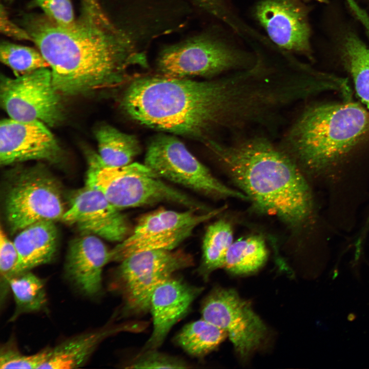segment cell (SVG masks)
Listing matches in <instances>:
<instances>
[{
    "instance_id": "18",
    "label": "cell",
    "mask_w": 369,
    "mask_h": 369,
    "mask_svg": "<svg viewBox=\"0 0 369 369\" xmlns=\"http://www.w3.org/2000/svg\"><path fill=\"white\" fill-rule=\"evenodd\" d=\"M144 323L124 324L70 338L51 348L49 358L39 369H68L82 366L108 337L124 331H140L144 329Z\"/></svg>"
},
{
    "instance_id": "24",
    "label": "cell",
    "mask_w": 369,
    "mask_h": 369,
    "mask_svg": "<svg viewBox=\"0 0 369 369\" xmlns=\"http://www.w3.org/2000/svg\"><path fill=\"white\" fill-rule=\"evenodd\" d=\"M10 289L15 305L11 321L23 314L41 311L47 304L44 282L30 271L13 276Z\"/></svg>"
},
{
    "instance_id": "33",
    "label": "cell",
    "mask_w": 369,
    "mask_h": 369,
    "mask_svg": "<svg viewBox=\"0 0 369 369\" xmlns=\"http://www.w3.org/2000/svg\"><path fill=\"white\" fill-rule=\"evenodd\" d=\"M351 9L369 35V15L367 12L358 4H353Z\"/></svg>"
},
{
    "instance_id": "29",
    "label": "cell",
    "mask_w": 369,
    "mask_h": 369,
    "mask_svg": "<svg viewBox=\"0 0 369 369\" xmlns=\"http://www.w3.org/2000/svg\"><path fill=\"white\" fill-rule=\"evenodd\" d=\"M128 368H184L188 367L185 362L176 357L156 351H145Z\"/></svg>"
},
{
    "instance_id": "6",
    "label": "cell",
    "mask_w": 369,
    "mask_h": 369,
    "mask_svg": "<svg viewBox=\"0 0 369 369\" xmlns=\"http://www.w3.org/2000/svg\"><path fill=\"white\" fill-rule=\"evenodd\" d=\"M257 59L255 52L241 48L226 34L207 32L165 47L156 67L160 75L168 77L211 78L249 68Z\"/></svg>"
},
{
    "instance_id": "26",
    "label": "cell",
    "mask_w": 369,
    "mask_h": 369,
    "mask_svg": "<svg viewBox=\"0 0 369 369\" xmlns=\"http://www.w3.org/2000/svg\"><path fill=\"white\" fill-rule=\"evenodd\" d=\"M0 59L13 71L15 76L39 69L49 68L38 50L7 41L1 43Z\"/></svg>"
},
{
    "instance_id": "21",
    "label": "cell",
    "mask_w": 369,
    "mask_h": 369,
    "mask_svg": "<svg viewBox=\"0 0 369 369\" xmlns=\"http://www.w3.org/2000/svg\"><path fill=\"white\" fill-rule=\"evenodd\" d=\"M265 241L259 235H252L233 241L225 258L223 268L237 275L253 273L261 268L268 258Z\"/></svg>"
},
{
    "instance_id": "20",
    "label": "cell",
    "mask_w": 369,
    "mask_h": 369,
    "mask_svg": "<svg viewBox=\"0 0 369 369\" xmlns=\"http://www.w3.org/2000/svg\"><path fill=\"white\" fill-rule=\"evenodd\" d=\"M98 154L109 167H121L132 162L141 151L138 139L109 125L99 126L95 131Z\"/></svg>"
},
{
    "instance_id": "22",
    "label": "cell",
    "mask_w": 369,
    "mask_h": 369,
    "mask_svg": "<svg viewBox=\"0 0 369 369\" xmlns=\"http://www.w3.org/2000/svg\"><path fill=\"white\" fill-rule=\"evenodd\" d=\"M233 242L231 224L220 219L210 225L203 237L202 255L198 269L199 274L205 280L216 270L223 268L227 253Z\"/></svg>"
},
{
    "instance_id": "16",
    "label": "cell",
    "mask_w": 369,
    "mask_h": 369,
    "mask_svg": "<svg viewBox=\"0 0 369 369\" xmlns=\"http://www.w3.org/2000/svg\"><path fill=\"white\" fill-rule=\"evenodd\" d=\"M202 288L171 277L160 284L151 296L149 311L153 329L143 351L155 350L163 342L172 327L188 312Z\"/></svg>"
},
{
    "instance_id": "4",
    "label": "cell",
    "mask_w": 369,
    "mask_h": 369,
    "mask_svg": "<svg viewBox=\"0 0 369 369\" xmlns=\"http://www.w3.org/2000/svg\"><path fill=\"white\" fill-rule=\"evenodd\" d=\"M369 130V114L343 102L307 108L284 135L281 149L301 170L333 183V170Z\"/></svg>"
},
{
    "instance_id": "7",
    "label": "cell",
    "mask_w": 369,
    "mask_h": 369,
    "mask_svg": "<svg viewBox=\"0 0 369 369\" xmlns=\"http://www.w3.org/2000/svg\"><path fill=\"white\" fill-rule=\"evenodd\" d=\"M193 264V258L181 251H145L120 262L112 286L122 296L125 312L143 314L149 311L155 290L176 271Z\"/></svg>"
},
{
    "instance_id": "8",
    "label": "cell",
    "mask_w": 369,
    "mask_h": 369,
    "mask_svg": "<svg viewBox=\"0 0 369 369\" xmlns=\"http://www.w3.org/2000/svg\"><path fill=\"white\" fill-rule=\"evenodd\" d=\"M144 163L161 178L203 195L249 200L243 193L216 179L174 135L154 136L148 145Z\"/></svg>"
},
{
    "instance_id": "19",
    "label": "cell",
    "mask_w": 369,
    "mask_h": 369,
    "mask_svg": "<svg viewBox=\"0 0 369 369\" xmlns=\"http://www.w3.org/2000/svg\"><path fill=\"white\" fill-rule=\"evenodd\" d=\"M13 242L18 254L16 275L53 259L57 248V230L54 221L38 222L21 230Z\"/></svg>"
},
{
    "instance_id": "12",
    "label": "cell",
    "mask_w": 369,
    "mask_h": 369,
    "mask_svg": "<svg viewBox=\"0 0 369 369\" xmlns=\"http://www.w3.org/2000/svg\"><path fill=\"white\" fill-rule=\"evenodd\" d=\"M202 318L223 330L237 353L246 358L261 343L266 327L251 304L233 289L218 288L204 300Z\"/></svg>"
},
{
    "instance_id": "9",
    "label": "cell",
    "mask_w": 369,
    "mask_h": 369,
    "mask_svg": "<svg viewBox=\"0 0 369 369\" xmlns=\"http://www.w3.org/2000/svg\"><path fill=\"white\" fill-rule=\"evenodd\" d=\"M5 196V214L12 233L43 221L61 219L66 211L57 181L41 167L20 172Z\"/></svg>"
},
{
    "instance_id": "30",
    "label": "cell",
    "mask_w": 369,
    "mask_h": 369,
    "mask_svg": "<svg viewBox=\"0 0 369 369\" xmlns=\"http://www.w3.org/2000/svg\"><path fill=\"white\" fill-rule=\"evenodd\" d=\"M45 14L50 19L62 25H69L76 18L71 0H34Z\"/></svg>"
},
{
    "instance_id": "14",
    "label": "cell",
    "mask_w": 369,
    "mask_h": 369,
    "mask_svg": "<svg viewBox=\"0 0 369 369\" xmlns=\"http://www.w3.org/2000/svg\"><path fill=\"white\" fill-rule=\"evenodd\" d=\"M61 220L84 234L120 242L131 233L127 216L99 190L86 185L71 195Z\"/></svg>"
},
{
    "instance_id": "36",
    "label": "cell",
    "mask_w": 369,
    "mask_h": 369,
    "mask_svg": "<svg viewBox=\"0 0 369 369\" xmlns=\"http://www.w3.org/2000/svg\"><path fill=\"white\" fill-rule=\"evenodd\" d=\"M338 275V273L337 270H335V271H334V275H333V277H332V279H335L337 277Z\"/></svg>"
},
{
    "instance_id": "25",
    "label": "cell",
    "mask_w": 369,
    "mask_h": 369,
    "mask_svg": "<svg viewBox=\"0 0 369 369\" xmlns=\"http://www.w3.org/2000/svg\"><path fill=\"white\" fill-rule=\"evenodd\" d=\"M342 53L356 93L369 110V48L357 35L349 33L343 43Z\"/></svg>"
},
{
    "instance_id": "1",
    "label": "cell",
    "mask_w": 369,
    "mask_h": 369,
    "mask_svg": "<svg viewBox=\"0 0 369 369\" xmlns=\"http://www.w3.org/2000/svg\"><path fill=\"white\" fill-rule=\"evenodd\" d=\"M120 107L138 124L199 141L205 145L221 133H237L259 120L262 86L249 70L204 81L162 75L133 80Z\"/></svg>"
},
{
    "instance_id": "3",
    "label": "cell",
    "mask_w": 369,
    "mask_h": 369,
    "mask_svg": "<svg viewBox=\"0 0 369 369\" xmlns=\"http://www.w3.org/2000/svg\"><path fill=\"white\" fill-rule=\"evenodd\" d=\"M257 212L274 215L291 229L312 224L315 201L302 170L263 136L206 146Z\"/></svg>"
},
{
    "instance_id": "11",
    "label": "cell",
    "mask_w": 369,
    "mask_h": 369,
    "mask_svg": "<svg viewBox=\"0 0 369 369\" xmlns=\"http://www.w3.org/2000/svg\"><path fill=\"white\" fill-rule=\"evenodd\" d=\"M0 101L9 118L14 120H38L53 127L63 119L60 94L54 86L49 68L15 78L2 74Z\"/></svg>"
},
{
    "instance_id": "27",
    "label": "cell",
    "mask_w": 369,
    "mask_h": 369,
    "mask_svg": "<svg viewBox=\"0 0 369 369\" xmlns=\"http://www.w3.org/2000/svg\"><path fill=\"white\" fill-rule=\"evenodd\" d=\"M18 254L13 241L8 238L2 229L0 232V301L5 303L10 291V281L15 275Z\"/></svg>"
},
{
    "instance_id": "13",
    "label": "cell",
    "mask_w": 369,
    "mask_h": 369,
    "mask_svg": "<svg viewBox=\"0 0 369 369\" xmlns=\"http://www.w3.org/2000/svg\"><path fill=\"white\" fill-rule=\"evenodd\" d=\"M308 14L300 0H260L253 9L255 19L277 48L290 53L310 56Z\"/></svg>"
},
{
    "instance_id": "35",
    "label": "cell",
    "mask_w": 369,
    "mask_h": 369,
    "mask_svg": "<svg viewBox=\"0 0 369 369\" xmlns=\"http://www.w3.org/2000/svg\"><path fill=\"white\" fill-rule=\"evenodd\" d=\"M356 318V316L354 313H350L347 316V320L350 321H352L355 320Z\"/></svg>"
},
{
    "instance_id": "15",
    "label": "cell",
    "mask_w": 369,
    "mask_h": 369,
    "mask_svg": "<svg viewBox=\"0 0 369 369\" xmlns=\"http://www.w3.org/2000/svg\"><path fill=\"white\" fill-rule=\"evenodd\" d=\"M42 121L9 118L0 125V162L2 165L32 160L57 162L61 148L53 134Z\"/></svg>"
},
{
    "instance_id": "2",
    "label": "cell",
    "mask_w": 369,
    "mask_h": 369,
    "mask_svg": "<svg viewBox=\"0 0 369 369\" xmlns=\"http://www.w3.org/2000/svg\"><path fill=\"white\" fill-rule=\"evenodd\" d=\"M21 24L48 63L60 95L90 94L116 86L132 66H147L110 19L81 12L73 23L62 25L44 14H27Z\"/></svg>"
},
{
    "instance_id": "5",
    "label": "cell",
    "mask_w": 369,
    "mask_h": 369,
    "mask_svg": "<svg viewBox=\"0 0 369 369\" xmlns=\"http://www.w3.org/2000/svg\"><path fill=\"white\" fill-rule=\"evenodd\" d=\"M86 185L100 191L119 209L169 202L200 212L211 211L183 192L167 184L145 163L121 167L104 164L98 153L89 152Z\"/></svg>"
},
{
    "instance_id": "23",
    "label": "cell",
    "mask_w": 369,
    "mask_h": 369,
    "mask_svg": "<svg viewBox=\"0 0 369 369\" xmlns=\"http://www.w3.org/2000/svg\"><path fill=\"white\" fill-rule=\"evenodd\" d=\"M227 336L223 330L202 318L184 325L174 340L189 355L202 357L215 349Z\"/></svg>"
},
{
    "instance_id": "37",
    "label": "cell",
    "mask_w": 369,
    "mask_h": 369,
    "mask_svg": "<svg viewBox=\"0 0 369 369\" xmlns=\"http://www.w3.org/2000/svg\"><path fill=\"white\" fill-rule=\"evenodd\" d=\"M315 1H317L318 2H321V3H324V2H326V0H315Z\"/></svg>"
},
{
    "instance_id": "10",
    "label": "cell",
    "mask_w": 369,
    "mask_h": 369,
    "mask_svg": "<svg viewBox=\"0 0 369 369\" xmlns=\"http://www.w3.org/2000/svg\"><path fill=\"white\" fill-rule=\"evenodd\" d=\"M225 206L208 212L159 209L139 218L130 234L110 251V261L120 262L142 251L172 250L189 238L200 223L222 212Z\"/></svg>"
},
{
    "instance_id": "32",
    "label": "cell",
    "mask_w": 369,
    "mask_h": 369,
    "mask_svg": "<svg viewBox=\"0 0 369 369\" xmlns=\"http://www.w3.org/2000/svg\"><path fill=\"white\" fill-rule=\"evenodd\" d=\"M81 10L95 15H101L104 11L99 0H80Z\"/></svg>"
},
{
    "instance_id": "34",
    "label": "cell",
    "mask_w": 369,
    "mask_h": 369,
    "mask_svg": "<svg viewBox=\"0 0 369 369\" xmlns=\"http://www.w3.org/2000/svg\"><path fill=\"white\" fill-rule=\"evenodd\" d=\"M220 0H192L193 4L202 11L207 12L214 9Z\"/></svg>"
},
{
    "instance_id": "31",
    "label": "cell",
    "mask_w": 369,
    "mask_h": 369,
    "mask_svg": "<svg viewBox=\"0 0 369 369\" xmlns=\"http://www.w3.org/2000/svg\"><path fill=\"white\" fill-rule=\"evenodd\" d=\"M0 30L4 35L13 39L32 42V38L28 31L11 20L2 4L0 8Z\"/></svg>"
},
{
    "instance_id": "17",
    "label": "cell",
    "mask_w": 369,
    "mask_h": 369,
    "mask_svg": "<svg viewBox=\"0 0 369 369\" xmlns=\"http://www.w3.org/2000/svg\"><path fill=\"white\" fill-rule=\"evenodd\" d=\"M110 262V251L98 236L85 234L71 241L65 264L67 277L83 294L98 295L102 289V273Z\"/></svg>"
},
{
    "instance_id": "28",
    "label": "cell",
    "mask_w": 369,
    "mask_h": 369,
    "mask_svg": "<svg viewBox=\"0 0 369 369\" xmlns=\"http://www.w3.org/2000/svg\"><path fill=\"white\" fill-rule=\"evenodd\" d=\"M51 348H46L32 355L21 353L13 343H8L1 348L0 368H37L50 357Z\"/></svg>"
}]
</instances>
